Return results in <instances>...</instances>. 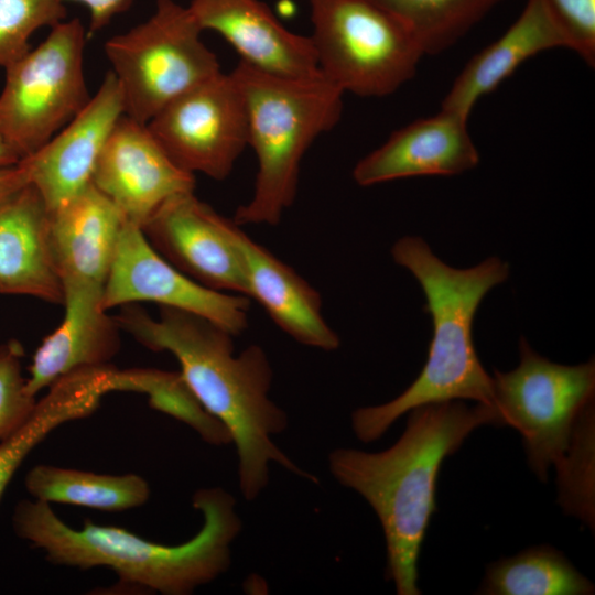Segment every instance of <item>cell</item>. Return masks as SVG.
Returning a JSON list of instances; mask_svg holds the SVG:
<instances>
[{
	"label": "cell",
	"mask_w": 595,
	"mask_h": 595,
	"mask_svg": "<svg viewBox=\"0 0 595 595\" xmlns=\"http://www.w3.org/2000/svg\"><path fill=\"white\" fill-rule=\"evenodd\" d=\"M141 229L150 245L192 280L214 291L249 298L242 259L228 232V218L194 192L167 199Z\"/></svg>",
	"instance_id": "obj_12"
},
{
	"label": "cell",
	"mask_w": 595,
	"mask_h": 595,
	"mask_svg": "<svg viewBox=\"0 0 595 595\" xmlns=\"http://www.w3.org/2000/svg\"><path fill=\"white\" fill-rule=\"evenodd\" d=\"M320 72L344 93L383 97L410 80L424 55L412 32L370 0H310Z\"/></svg>",
	"instance_id": "obj_7"
},
{
	"label": "cell",
	"mask_w": 595,
	"mask_h": 595,
	"mask_svg": "<svg viewBox=\"0 0 595 595\" xmlns=\"http://www.w3.org/2000/svg\"><path fill=\"white\" fill-rule=\"evenodd\" d=\"M401 436L388 448H335L328 469L360 495L376 513L386 542V580L398 595H419L418 561L436 511V479L444 459L484 425H502L498 410L451 400L422 404L408 413Z\"/></svg>",
	"instance_id": "obj_2"
},
{
	"label": "cell",
	"mask_w": 595,
	"mask_h": 595,
	"mask_svg": "<svg viewBox=\"0 0 595 595\" xmlns=\"http://www.w3.org/2000/svg\"><path fill=\"white\" fill-rule=\"evenodd\" d=\"M20 160V156L7 142L0 129V169L15 165Z\"/></svg>",
	"instance_id": "obj_33"
},
{
	"label": "cell",
	"mask_w": 595,
	"mask_h": 595,
	"mask_svg": "<svg viewBox=\"0 0 595 595\" xmlns=\"http://www.w3.org/2000/svg\"><path fill=\"white\" fill-rule=\"evenodd\" d=\"M595 405L577 420L569 446L554 466L558 504L563 512L595 528Z\"/></svg>",
	"instance_id": "obj_27"
},
{
	"label": "cell",
	"mask_w": 595,
	"mask_h": 595,
	"mask_svg": "<svg viewBox=\"0 0 595 595\" xmlns=\"http://www.w3.org/2000/svg\"><path fill=\"white\" fill-rule=\"evenodd\" d=\"M138 302H154L203 316L232 336L248 325L249 298L210 290L166 261L142 229L126 223L102 294L109 311Z\"/></svg>",
	"instance_id": "obj_11"
},
{
	"label": "cell",
	"mask_w": 595,
	"mask_h": 595,
	"mask_svg": "<svg viewBox=\"0 0 595 595\" xmlns=\"http://www.w3.org/2000/svg\"><path fill=\"white\" fill-rule=\"evenodd\" d=\"M468 116L442 109L391 133L388 140L360 159L353 177L360 186L414 176H450L479 163L469 134Z\"/></svg>",
	"instance_id": "obj_15"
},
{
	"label": "cell",
	"mask_w": 595,
	"mask_h": 595,
	"mask_svg": "<svg viewBox=\"0 0 595 595\" xmlns=\"http://www.w3.org/2000/svg\"><path fill=\"white\" fill-rule=\"evenodd\" d=\"M24 486L35 500L107 512L140 507L151 493L148 482L138 474H97L48 464L33 466L25 475Z\"/></svg>",
	"instance_id": "obj_23"
},
{
	"label": "cell",
	"mask_w": 595,
	"mask_h": 595,
	"mask_svg": "<svg viewBox=\"0 0 595 595\" xmlns=\"http://www.w3.org/2000/svg\"><path fill=\"white\" fill-rule=\"evenodd\" d=\"M79 19L62 20L36 47L8 65L0 94V129L23 159L42 148L89 101Z\"/></svg>",
	"instance_id": "obj_8"
},
{
	"label": "cell",
	"mask_w": 595,
	"mask_h": 595,
	"mask_svg": "<svg viewBox=\"0 0 595 595\" xmlns=\"http://www.w3.org/2000/svg\"><path fill=\"white\" fill-rule=\"evenodd\" d=\"M151 133L183 170L225 180L248 145L247 116L231 73L219 72L160 110Z\"/></svg>",
	"instance_id": "obj_10"
},
{
	"label": "cell",
	"mask_w": 595,
	"mask_h": 595,
	"mask_svg": "<svg viewBox=\"0 0 595 595\" xmlns=\"http://www.w3.org/2000/svg\"><path fill=\"white\" fill-rule=\"evenodd\" d=\"M50 220L51 210L31 183L0 206V293L63 304Z\"/></svg>",
	"instance_id": "obj_19"
},
{
	"label": "cell",
	"mask_w": 595,
	"mask_h": 595,
	"mask_svg": "<svg viewBox=\"0 0 595 595\" xmlns=\"http://www.w3.org/2000/svg\"><path fill=\"white\" fill-rule=\"evenodd\" d=\"M202 32L187 6L156 0L145 21L105 43L125 115L148 123L175 98L221 72Z\"/></svg>",
	"instance_id": "obj_6"
},
{
	"label": "cell",
	"mask_w": 595,
	"mask_h": 595,
	"mask_svg": "<svg viewBox=\"0 0 595 595\" xmlns=\"http://www.w3.org/2000/svg\"><path fill=\"white\" fill-rule=\"evenodd\" d=\"M192 502L203 516V526L193 538L176 545L152 542L89 519L73 528L50 504L35 499H22L14 506L11 524L18 538L43 551L54 565L107 567L123 587L190 595L229 569L230 547L242 527L234 497L223 488L199 489Z\"/></svg>",
	"instance_id": "obj_3"
},
{
	"label": "cell",
	"mask_w": 595,
	"mask_h": 595,
	"mask_svg": "<svg viewBox=\"0 0 595 595\" xmlns=\"http://www.w3.org/2000/svg\"><path fill=\"white\" fill-rule=\"evenodd\" d=\"M564 40L589 66L595 64V0H540Z\"/></svg>",
	"instance_id": "obj_30"
},
{
	"label": "cell",
	"mask_w": 595,
	"mask_h": 595,
	"mask_svg": "<svg viewBox=\"0 0 595 595\" xmlns=\"http://www.w3.org/2000/svg\"><path fill=\"white\" fill-rule=\"evenodd\" d=\"M140 228L171 197L194 192V174L181 169L147 123L122 115L112 128L90 181Z\"/></svg>",
	"instance_id": "obj_13"
},
{
	"label": "cell",
	"mask_w": 595,
	"mask_h": 595,
	"mask_svg": "<svg viewBox=\"0 0 595 595\" xmlns=\"http://www.w3.org/2000/svg\"><path fill=\"white\" fill-rule=\"evenodd\" d=\"M398 18L424 54H437L459 41L501 0H370Z\"/></svg>",
	"instance_id": "obj_25"
},
{
	"label": "cell",
	"mask_w": 595,
	"mask_h": 595,
	"mask_svg": "<svg viewBox=\"0 0 595 595\" xmlns=\"http://www.w3.org/2000/svg\"><path fill=\"white\" fill-rule=\"evenodd\" d=\"M520 360L510 371L491 376L494 407L502 426L521 436L530 469L547 482L563 457L577 420L595 399V360L562 365L538 354L524 337Z\"/></svg>",
	"instance_id": "obj_9"
},
{
	"label": "cell",
	"mask_w": 595,
	"mask_h": 595,
	"mask_svg": "<svg viewBox=\"0 0 595 595\" xmlns=\"http://www.w3.org/2000/svg\"><path fill=\"white\" fill-rule=\"evenodd\" d=\"M122 115V90L109 72L88 104L65 127L20 160L51 212L90 183L97 159Z\"/></svg>",
	"instance_id": "obj_14"
},
{
	"label": "cell",
	"mask_w": 595,
	"mask_h": 595,
	"mask_svg": "<svg viewBox=\"0 0 595 595\" xmlns=\"http://www.w3.org/2000/svg\"><path fill=\"white\" fill-rule=\"evenodd\" d=\"M65 17L62 0H0V67L24 55L39 29L52 28Z\"/></svg>",
	"instance_id": "obj_28"
},
{
	"label": "cell",
	"mask_w": 595,
	"mask_h": 595,
	"mask_svg": "<svg viewBox=\"0 0 595 595\" xmlns=\"http://www.w3.org/2000/svg\"><path fill=\"white\" fill-rule=\"evenodd\" d=\"M62 283L64 318L36 348L29 367L25 388L34 397L74 370L108 365L120 349L121 328L101 305L105 286Z\"/></svg>",
	"instance_id": "obj_16"
},
{
	"label": "cell",
	"mask_w": 595,
	"mask_h": 595,
	"mask_svg": "<svg viewBox=\"0 0 595 595\" xmlns=\"http://www.w3.org/2000/svg\"><path fill=\"white\" fill-rule=\"evenodd\" d=\"M115 390L148 394L152 408L187 424L209 444L231 443L227 429L201 405L180 372L159 369H117Z\"/></svg>",
	"instance_id": "obj_26"
},
{
	"label": "cell",
	"mask_w": 595,
	"mask_h": 595,
	"mask_svg": "<svg viewBox=\"0 0 595 595\" xmlns=\"http://www.w3.org/2000/svg\"><path fill=\"white\" fill-rule=\"evenodd\" d=\"M30 183L28 171L18 164L0 169V206Z\"/></svg>",
	"instance_id": "obj_32"
},
{
	"label": "cell",
	"mask_w": 595,
	"mask_h": 595,
	"mask_svg": "<svg viewBox=\"0 0 595 595\" xmlns=\"http://www.w3.org/2000/svg\"><path fill=\"white\" fill-rule=\"evenodd\" d=\"M78 2L89 12L88 37L106 28L118 14L127 11L133 0H62Z\"/></svg>",
	"instance_id": "obj_31"
},
{
	"label": "cell",
	"mask_w": 595,
	"mask_h": 595,
	"mask_svg": "<svg viewBox=\"0 0 595 595\" xmlns=\"http://www.w3.org/2000/svg\"><path fill=\"white\" fill-rule=\"evenodd\" d=\"M230 73L245 104L248 145L258 160L252 197L232 220L274 226L295 201L306 151L339 121L345 93L322 73L286 77L241 61Z\"/></svg>",
	"instance_id": "obj_5"
},
{
	"label": "cell",
	"mask_w": 595,
	"mask_h": 595,
	"mask_svg": "<svg viewBox=\"0 0 595 595\" xmlns=\"http://www.w3.org/2000/svg\"><path fill=\"white\" fill-rule=\"evenodd\" d=\"M117 324L153 351H169L201 405L229 432L238 455L239 488L255 500L269 483L271 463L317 484L274 443L288 426L286 413L270 398L272 369L264 350L250 345L234 354L232 335L214 322L160 306L158 318L133 304L120 307Z\"/></svg>",
	"instance_id": "obj_1"
},
{
	"label": "cell",
	"mask_w": 595,
	"mask_h": 595,
	"mask_svg": "<svg viewBox=\"0 0 595 595\" xmlns=\"http://www.w3.org/2000/svg\"><path fill=\"white\" fill-rule=\"evenodd\" d=\"M24 348L19 340L0 344V441L18 431L32 415L36 398L22 375Z\"/></svg>",
	"instance_id": "obj_29"
},
{
	"label": "cell",
	"mask_w": 595,
	"mask_h": 595,
	"mask_svg": "<svg viewBox=\"0 0 595 595\" xmlns=\"http://www.w3.org/2000/svg\"><path fill=\"white\" fill-rule=\"evenodd\" d=\"M126 223L120 209L91 182L52 210L50 240L62 281L105 286Z\"/></svg>",
	"instance_id": "obj_20"
},
{
	"label": "cell",
	"mask_w": 595,
	"mask_h": 595,
	"mask_svg": "<svg viewBox=\"0 0 595 595\" xmlns=\"http://www.w3.org/2000/svg\"><path fill=\"white\" fill-rule=\"evenodd\" d=\"M558 47H565L564 40L541 1L527 0L512 25L465 65L441 108L469 116L476 102L495 90L523 62Z\"/></svg>",
	"instance_id": "obj_21"
},
{
	"label": "cell",
	"mask_w": 595,
	"mask_h": 595,
	"mask_svg": "<svg viewBox=\"0 0 595 595\" xmlns=\"http://www.w3.org/2000/svg\"><path fill=\"white\" fill-rule=\"evenodd\" d=\"M594 584L550 545L527 548L487 566L483 595H591Z\"/></svg>",
	"instance_id": "obj_24"
},
{
	"label": "cell",
	"mask_w": 595,
	"mask_h": 595,
	"mask_svg": "<svg viewBox=\"0 0 595 595\" xmlns=\"http://www.w3.org/2000/svg\"><path fill=\"white\" fill-rule=\"evenodd\" d=\"M228 232L242 259L248 296L298 343L326 351L337 349L340 340L323 317L320 293L232 219H228Z\"/></svg>",
	"instance_id": "obj_18"
},
{
	"label": "cell",
	"mask_w": 595,
	"mask_h": 595,
	"mask_svg": "<svg viewBox=\"0 0 595 595\" xmlns=\"http://www.w3.org/2000/svg\"><path fill=\"white\" fill-rule=\"evenodd\" d=\"M115 367L110 365L74 370L48 387L30 419L0 441V501L26 456L58 426L91 415L101 398L113 391Z\"/></svg>",
	"instance_id": "obj_22"
},
{
	"label": "cell",
	"mask_w": 595,
	"mask_h": 595,
	"mask_svg": "<svg viewBox=\"0 0 595 595\" xmlns=\"http://www.w3.org/2000/svg\"><path fill=\"white\" fill-rule=\"evenodd\" d=\"M203 31L220 34L240 61L286 77L321 74L312 40L285 28L260 0H192L187 6Z\"/></svg>",
	"instance_id": "obj_17"
},
{
	"label": "cell",
	"mask_w": 595,
	"mask_h": 595,
	"mask_svg": "<svg viewBox=\"0 0 595 595\" xmlns=\"http://www.w3.org/2000/svg\"><path fill=\"white\" fill-rule=\"evenodd\" d=\"M391 255L420 283L433 333L425 365L402 393L351 413V429L363 443L380 439L399 418L422 404L470 400L494 405L493 379L477 356L473 323L485 295L507 280L509 264L489 257L472 268L456 269L414 236L400 238Z\"/></svg>",
	"instance_id": "obj_4"
}]
</instances>
